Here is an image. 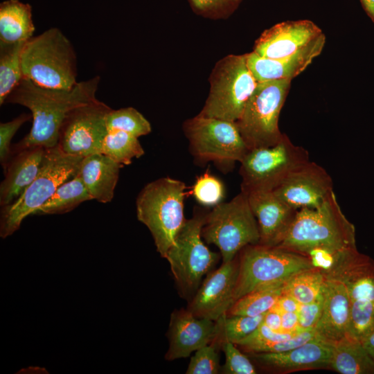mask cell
I'll use <instances>...</instances> for the list:
<instances>
[{"label":"cell","mask_w":374,"mask_h":374,"mask_svg":"<svg viewBox=\"0 0 374 374\" xmlns=\"http://www.w3.org/2000/svg\"><path fill=\"white\" fill-rule=\"evenodd\" d=\"M281 318L282 332L283 333H294L303 331L301 330L299 328L297 312H281Z\"/></svg>","instance_id":"cell-43"},{"label":"cell","mask_w":374,"mask_h":374,"mask_svg":"<svg viewBox=\"0 0 374 374\" xmlns=\"http://www.w3.org/2000/svg\"><path fill=\"white\" fill-rule=\"evenodd\" d=\"M264 314L256 317L226 314L215 321L217 334L214 341L221 347L224 341L235 344L250 335L263 321Z\"/></svg>","instance_id":"cell-32"},{"label":"cell","mask_w":374,"mask_h":374,"mask_svg":"<svg viewBox=\"0 0 374 374\" xmlns=\"http://www.w3.org/2000/svg\"><path fill=\"white\" fill-rule=\"evenodd\" d=\"M262 323L275 332H283L281 312L276 305L264 314Z\"/></svg>","instance_id":"cell-42"},{"label":"cell","mask_w":374,"mask_h":374,"mask_svg":"<svg viewBox=\"0 0 374 374\" xmlns=\"http://www.w3.org/2000/svg\"><path fill=\"white\" fill-rule=\"evenodd\" d=\"M263 369L274 373L330 369L332 344L316 339L279 353H247Z\"/></svg>","instance_id":"cell-18"},{"label":"cell","mask_w":374,"mask_h":374,"mask_svg":"<svg viewBox=\"0 0 374 374\" xmlns=\"http://www.w3.org/2000/svg\"><path fill=\"white\" fill-rule=\"evenodd\" d=\"M323 36L322 30L310 20L283 21L261 34L253 52L270 59L285 58L305 50Z\"/></svg>","instance_id":"cell-16"},{"label":"cell","mask_w":374,"mask_h":374,"mask_svg":"<svg viewBox=\"0 0 374 374\" xmlns=\"http://www.w3.org/2000/svg\"><path fill=\"white\" fill-rule=\"evenodd\" d=\"M239 271V258L222 262L210 271L200 284L188 306L196 317L217 320L233 303V294Z\"/></svg>","instance_id":"cell-14"},{"label":"cell","mask_w":374,"mask_h":374,"mask_svg":"<svg viewBox=\"0 0 374 374\" xmlns=\"http://www.w3.org/2000/svg\"><path fill=\"white\" fill-rule=\"evenodd\" d=\"M309 152L283 134L276 144L249 150L240 162L241 192L275 189L292 172L310 161Z\"/></svg>","instance_id":"cell-10"},{"label":"cell","mask_w":374,"mask_h":374,"mask_svg":"<svg viewBox=\"0 0 374 374\" xmlns=\"http://www.w3.org/2000/svg\"><path fill=\"white\" fill-rule=\"evenodd\" d=\"M26 42L15 44L0 43V105L23 79L21 54Z\"/></svg>","instance_id":"cell-29"},{"label":"cell","mask_w":374,"mask_h":374,"mask_svg":"<svg viewBox=\"0 0 374 374\" xmlns=\"http://www.w3.org/2000/svg\"><path fill=\"white\" fill-rule=\"evenodd\" d=\"M101 153L127 166L134 158H140L145 152L138 137L124 131L109 130L103 142Z\"/></svg>","instance_id":"cell-30"},{"label":"cell","mask_w":374,"mask_h":374,"mask_svg":"<svg viewBox=\"0 0 374 374\" xmlns=\"http://www.w3.org/2000/svg\"><path fill=\"white\" fill-rule=\"evenodd\" d=\"M111 109L98 99L73 109L61 125L57 146L65 154L81 157L101 153Z\"/></svg>","instance_id":"cell-13"},{"label":"cell","mask_w":374,"mask_h":374,"mask_svg":"<svg viewBox=\"0 0 374 374\" xmlns=\"http://www.w3.org/2000/svg\"><path fill=\"white\" fill-rule=\"evenodd\" d=\"M221 349L225 355L222 371L225 374H256V369L250 359L233 343L224 341Z\"/></svg>","instance_id":"cell-37"},{"label":"cell","mask_w":374,"mask_h":374,"mask_svg":"<svg viewBox=\"0 0 374 374\" xmlns=\"http://www.w3.org/2000/svg\"><path fill=\"white\" fill-rule=\"evenodd\" d=\"M93 199L81 178L76 175L61 184L53 195L33 215L68 213L81 203Z\"/></svg>","instance_id":"cell-27"},{"label":"cell","mask_w":374,"mask_h":374,"mask_svg":"<svg viewBox=\"0 0 374 374\" xmlns=\"http://www.w3.org/2000/svg\"><path fill=\"white\" fill-rule=\"evenodd\" d=\"M208 212L195 209L193 216L186 220L179 230L166 256L179 292L185 297L195 294L202 277L211 271L219 258L202 240V230Z\"/></svg>","instance_id":"cell-7"},{"label":"cell","mask_w":374,"mask_h":374,"mask_svg":"<svg viewBox=\"0 0 374 374\" xmlns=\"http://www.w3.org/2000/svg\"><path fill=\"white\" fill-rule=\"evenodd\" d=\"M323 296L321 316L314 330L320 340L333 344L348 335L350 297L344 283L326 276Z\"/></svg>","instance_id":"cell-21"},{"label":"cell","mask_w":374,"mask_h":374,"mask_svg":"<svg viewBox=\"0 0 374 374\" xmlns=\"http://www.w3.org/2000/svg\"><path fill=\"white\" fill-rule=\"evenodd\" d=\"M324 283L322 267L314 266L289 278L283 285V293L293 297L300 304L308 303L322 295Z\"/></svg>","instance_id":"cell-28"},{"label":"cell","mask_w":374,"mask_h":374,"mask_svg":"<svg viewBox=\"0 0 374 374\" xmlns=\"http://www.w3.org/2000/svg\"><path fill=\"white\" fill-rule=\"evenodd\" d=\"M283 285L257 290L242 296L233 303L226 314L250 317L265 314L276 304L283 293Z\"/></svg>","instance_id":"cell-31"},{"label":"cell","mask_w":374,"mask_h":374,"mask_svg":"<svg viewBox=\"0 0 374 374\" xmlns=\"http://www.w3.org/2000/svg\"><path fill=\"white\" fill-rule=\"evenodd\" d=\"M211 88L199 114L236 122L258 82L250 71L247 55H229L215 66Z\"/></svg>","instance_id":"cell-9"},{"label":"cell","mask_w":374,"mask_h":374,"mask_svg":"<svg viewBox=\"0 0 374 374\" xmlns=\"http://www.w3.org/2000/svg\"><path fill=\"white\" fill-rule=\"evenodd\" d=\"M32 116L22 114L10 121L1 123L0 124V161L3 170L6 167L12 155L11 140L19 127L26 121H29Z\"/></svg>","instance_id":"cell-39"},{"label":"cell","mask_w":374,"mask_h":374,"mask_svg":"<svg viewBox=\"0 0 374 374\" xmlns=\"http://www.w3.org/2000/svg\"><path fill=\"white\" fill-rule=\"evenodd\" d=\"M275 305L281 312H297L300 303L290 295L282 293Z\"/></svg>","instance_id":"cell-44"},{"label":"cell","mask_w":374,"mask_h":374,"mask_svg":"<svg viewBox=\"0 0 374 374\" xmlns=\"http://www.w3.org/2000/svg\"><path fill=\"white\" fill-rule=\"evenodd\" d=\"M83 157L64 153L58 146L46 148L41 168L30 184L11 204L1 206L0 236L18 230L23 220L44 204L63 183L75 177Z\"/></svg>","instance_id":"cell-5"},{"label":"cell","mask_w":374,"mask_h":374,"mask_svg":"<svg viewBox=\"0 0 374 374\" xmlns=\"http://www.w3.org/2000/svg\"><path fill=\"white\" fill-rule=\"evenodd\" d=\"M46 148L30 146L12 152L3 170L5 177L0 185V205L4 206L16 200L37 175Z\"/></svg>","instance_id":"cell-22"},{"label":"cell","mask_w":374,"mask_h":374,"mask_svg":"<svg viewBox=\"0 0 374 374\" xmlns=\"http://www.w3.org/2000/svg\"><path fill=\"white\" fill-rule=\"evenodd\" d=\"M123 166L102 153L93 154L82 158L77 175L92 199L106 204L114 198Z\"/></svg>","instance_id":"cell-24"},{"label":"cell","mask_w":374,"mask_h":374,"mask_svg":"<svg viewBox=\"0 0 374 374\" xmlns=\"http://www.w3.org/2000/svg\"><path fill=\"white\" fill-rule=\"evenodd\" d=\"M289 80L258 82L235 122L249 150L272 146L283 136L278 118L290 85Z\"/></svg>","instance_id":"cell-11"},{"label":"cell","mask_w":374,"mask_h":374,"mask_svg":"<svg viewBox=\"0 0 374 374\" xmlns=\"http://www.w3.org/2000/svg\"><path fill=\"white\" fill-rule=\"evenodd\" d=\"M99 82L100 77L96 75L78 82L67 90L43 87L23 78L6 103L27 107L31 112L33 125L28 134L12 147V152L30 146H57L65 117L73 109L97 99Z\"/></svg>","instance_id":"cell-1"},{"label":"cell","mask_w":374,"mask_h":374,"mask_svg":"<svg viewBox=\"0 0 374 374\" xmlns=\"http://www.w3.org/2000/svg\"><path fill=\"white\" fill-rule=\"evenodd\" d=\"M183 130L197 162L213 161L223 169H230L249 150L235 122L199 114L186 120Z\"/></svg>","instance_id":"cell-12"},{"label":"cell","mask_w":374,"mask_h":374,"mask_svg":"<svg viewBox=\"0 0 374 374\" xmlns=\"http://www.w3.org/2000/svg\"><path fill=\"white\" fill-rule=\"evenodd\" d=\"M307 256H332L356 248L355 229L344 215L333 193L319 206L302 208L276 246Z\"/></svg>","instance_id":"cell-2"},{"label":"cell","mask_w":374,"mask_h":374,"mask_svg":"<svg viewBox=\"0 0 374 374\" xmlns=\"http://www.w3.org/2000/svg\"><path fill=\"white\" fill-rule=\"evenodd\" d=\"M272 191L297 211L321 206L334 192L330 175L310 161L292 172Z\"/></svg>","instance_id":"cell-15"},{"label":"cell","mask_w":374,"mask_h":374,"mask_svg":"<svg viewBox=\"0 0 374 374\" xmlns=\"http://www.w3.org/2000/svg\"><path fill=\"white\" fill-rule=\"evenodd\" d=\"M221 347L215 342L204 346L195 351L190 358L186 374H217L220 371L218 350Z\"/></svg>","instance_id":"cell-36"},{"label":"cell","mask_w":374,"mask_h":374,"mask_svg":"<svg viewBox=\"0 0 374 374\" xmlns=\"http://www.w3.org/2000/svg\"><path fill=\"white\" fill-rule=\"evenodd\" d=\"M324 303L323 292L317 300L305 304H300L297 312L301 330H314L319 322Z\"/></svg>","instance_id":"cell-41"},{"label":"cell","mask_w":374,"mask_h":374,"mask_svg":"<svg viewBox=\"0 0 374 374\" xmlns=\"http://www.w3.org/2000/svg\"><path fill=\"white\" fill-rule=\"evenodd\" d=\"M202 235L208 244L218 247L222 262L233 260L247 246L259 244L258 226L247 195L240 192L208 211Z\"/></svg>","instance_id":"cell-8"},{"label":"cell","mask_w":374,"mask_h":374,"mask_svg":"<svg viewBox=\"0 0 374 374\" xmlns=\"http://www.w3.org/2000/svg\"><path fill=\"white\" fill-rule=\"evenodd\" d=\"M108 130H118L136 137L151 132L150 122L137 109L133 107L111 109L107 116Z\"/></svg>","instance_id":"cell-33"},{"label":"cell","mask_w":374,"mask_h":374,"mask_svg":"<svg viewBox=\"0 0 374 374\" xmlns=\"http://www.w3.org/2000/svg\"><path fill=\"white\" fill-rule=\"evenodd\" d=\"M194 10L202 15L224 17L231 14L241 0H189Z\"/></svg>","instance_id":"cell-40"},{"label":"cell","mask_w":374,"mask_h":374,"mask_svg":"<svg viewBox=\"0 0 374 374\" xmlns=\"http://www.w3.org/2000/svg\"><path fill=\"white\" fill-rule=\"evenodd\" d=\"M21 64L24 78L43 87L69 90L78 82L74 48L57 28L28 39L21 51Z\"/></svg>","instance_id":"cell-3"},{"label":"cell","mask_w":374,"mask_h":374,"mask_svg":"<svg viewBox=\"0 0 374 374\" xmlns=\"http://www.w3.org/2000/svg\"><path fill=\"white\" fill-rule=\"evenodd\" d=\"M322 271L326 276L345 284L350 301L374 302V260L359 253L357 248L331 256L329 263L322 267Z\"/></svg>","instance_id":"cell-17"},{"label":"cell","mask_w":374,"mask_h":374,"mask_svg":"<svg viewBox=\"0 0 374 374\" xmlns=\"http://www.w3.org/2000/svg\"><path fill=\"white\" fill-rule=\"evenodd\" d=\"M260 232L259 244L276 246L292 224L297 210L282 201L272 190L247 194Z\"/></svg>","instance_id":"cell-20"},{"label":"cell","mask_w":374,"mask_h":374,"mask_svg":"<svg viewBox=\"0 0 374 374\" xmlns=\"http://www.w3.org/2000/svg\"><path fill=\"white\" fill-rule=\"evenodd\" d=\"M365 10L371 18L374 20V0H360Z\"/></svg>","instance_id":"cell-46"},{"label":"cell","mask_w":374,"mask_h":374,"mask_svg":"<svg viewBox=\"0 0 374 374\" xmlns=\"http://www.w3.org/2000/svg\"><path fill=\"white\" fill-rule=\"evenodd\" d=\"M362 344L368 353L374 360V331L368 335Z\"/></svg>","instance_id":"cell-45"},{"label":"cell","mask_w":374,"mask_h":374,"mask_svg":"<svg viewBox=\"0 0 374 374\" xmlns=\"http://www.w3.org/2000/svg\"><path fill=\"white\" fill-rule=\"evenodd\" d=\"M325 42L324 35L305 50L285 58H267L253 51L246 54L247 64L258 82L291 80L302 73L321 54Z\"/></svg>","instance_id":"cell-23"},{"label":"cell","mask_w":374,"mask_h":374,"mask_svg":"<svg viewBox=\"0 0 374 374\" xmlns=\"http://www.w3.org/2000/svg\"><path fill=\"white\" fill-rule=\"evenodd\" d=\"M191 193L198 203L204 206H215L222 202L224 188L219 179L206 171L197 177Z\"/></svg>","instance_id":"cell-35"},{"label":"cell","mask_w":374,"mask_h":374,"mask_svg":"<svg viewBox=\"0 0 374 374\" xmlns=\"http://www.w3.org/2000/svg\"><path fill=\"white\" fill-rule=\"evenodd\" d=\"M330 368L341 374H374V360L360 341L347 335L332 344Z\"/></svg>","instance_id":"cell-26"},{"label":"cell","mask_w":374,"mask_h":374,"mask_svg":"<svg viewBox=\"0 0 374 374\" xmlns=\"http://www.w3.org/2000/svg\"><path fill=\"white\" fill-rule=\"evenodd\" d=\"M215 321L197 318L188 309L175 310L168 332L169 347L165 359L172 361L189 357L215 338Z\"/></svg>","instance_id":"cell-19"},{"label":"cell","mask_w":374,"mask_h":374,"mask_svg":"<svg viewBox=\"0 0 374 374\" xmlns=\"http://www.w3.org/2000/svg\"><path fill=\"white\" fill-rule=\"evenodd\" d=\"M301 332H278L262 323L250 335L235 345L244 353H249L258 346L291 339Z\"/></svg>","instance_id":"cell-38"},{"label":"cell","mask_w":374,"mask_h":374,"mask_svg":"<svg viewBox=\"0 0 374 374\" xmlns=\"http://www.w3.org/2000/svg\"><path fill=\"white\" fill-rule=\"evenodd\" d=\"M186 188L180 180L161 177L145 185L136 197L137 219L149 229L162 258H166L186 220L184 204Z\"/></svg>","instance_id":"cell-4"},{"label":"cell","mask_w":374,"mask_h":374,"mask_svg":"<svg viewBox=\"0 0 374 374\" xmlns=\"http://www.w3.org/2000/svg\"><path fill=\"white\" fill-rule=\"evenodd\" d=\"M238 258L233 303L251 292L283 285L296 273L315 266L309 256L260 244L247 246Z\"/></svg>","instance_id":"cell-6"},{"label":"cell","mask_w":374,"mask_h":374,"mask_svg":"<svg viewBox=\"0 0 374 374\" xmlns=\"http://www.w3.org/2000/svg\"><path fill=\"white\" fill-rule=\"evenodd\" d=\"M35 26L32 8L19 0H7L0 4V43L15 44L33 37Z\"/></svg>","instance_id":"cell-25"},{"label":"cell","mask_w":374,"mask_h":374,"mask_svg":"<svg viewBox=\"0 0 374 374\" xmlns=\"http://www.w3.org/2000/svg\"><path fill=\"white\" fill-rule=\"evenodd\" d=\"M374 331V302L350 301L348 335L362 341Z\"/></svg>","instance_id":"cell-34"}]
</instances>
